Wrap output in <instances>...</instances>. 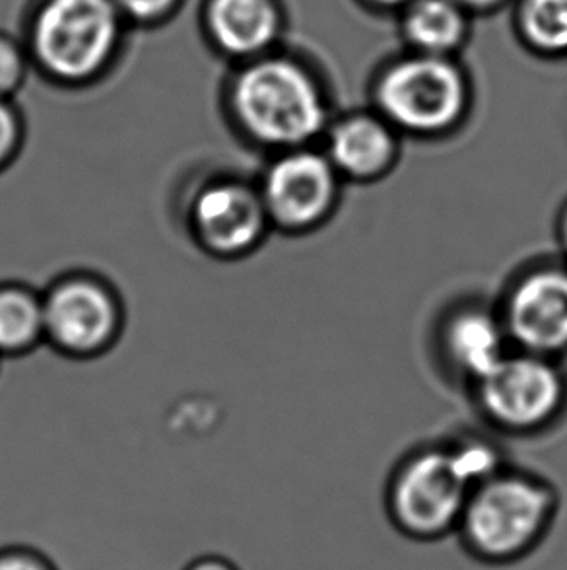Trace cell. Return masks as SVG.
Masks as SVG:
<instances>
[{"mask_svg":"<svg viewBox=\"0 0 567 570\" xmlns=\"http://www.w3.org/2000/svg\"><path fill=\"white\" fill-rule=\"evenodd\" d=\"M498 454L484 442L429 448L408 458L387 489V514L397 532L418 543L457 533L476 487L496 475Z\"/></svg>","mask_w":567,"mask_h":570,"instance_id":"obj_1","label":"cell"},{"mask_svg":"<svg viewBox=\"0 0 567 570\" xmlns=\"http://www.w3.org/2000/svg\"><path fill=\"white\" fill-rule=\"evenodd\" d=\"M558 509V493L545 479L499 470L472 491L455 535L478 563H517L545 541Z\"/></svg>","mask_w":567,"mask_h":570,"instance_id":"obj_2","label":"cell"},{"mask_svg":"<svg viewBox=\"0 0 567 570\" xmlns=\"http://www.w3.org/2000/svg\"><path fill=\"white\" fill-rule=\"evenodd\" d=\"M125 26L113 0H39L23 43L30 61L47 77L82 85L113 62Z\"/></svg>","mask_w":567,"mask_h":570,"instance_id":"obj_3","label":"cell"},{"mask_svg":"<svg viewBox=\"0 0 567 570\" xmlns=\"http://www.w3.org/2000/svg\"><path fill=\"white\" fill-rule=\"evenodd\" d=\"M231 106L246 131L269 147H307L327 124L321 94L286 59H251L231 82Z\"/></svg>","mask_w":567,"mask_h":570,"instance_id":"obj_4","label":"cell"},{"mask_svg":"<svg viewBox=\"0 0 567 570\" xmlns=\"http://www.w3.org/2000/svg\"><path fill=\"white\" fill-rule=\"evenodd\" d=\"M475 385L486 419L517 434L540 431L566 403V380L554 358L517 348Z\"/></svg>","mask_w":567,"mask_h":570,"instance_id":"obj_5","label":"cell"},{"mask_svg":"<svg viewBox=\"0 0 567 570\" xmlns=\"http://www.w3.org/2000/svg\"><path fill=\"white\" fill-rule=\"evenodd\" d=\"M465 82L449 62L415 59L392 69L379 88L385 119L402 131L437 135L451 129L465 111Z\"/></svg>","mask_w":567,"mask_h":570,"instance_id":"obj_6","label":"cell"},{"mask_svg":"<svg viewBox=\"0 0 567 570\" xmlns=\"http://www.w3.org/2000/svg\"><path fill=\"white\" fill-rule=\"evenodd\" d=\"M342 178L325 153L291 148L270 166L262 184V203L270 220L286 230L321 226L340 200Z\"/></svg>","mask_w":567,"mask_h":570,"instance_id":"obj_7","label":"cell"},{"mask_svg":"<svg viewBox=\"0 0 567 570\" xmlns=\"http://www.w3.org/2000/svg\"><path fill=\"white\" fill-rule=\"evenodd\" d=\"M501 322L517 351L548 358L566 353L567 267L525 273L507 293Z\"/></svg>","mask_w":567,"mask_h":570,"instance_id":"obj_8","label":"cell"},{"mask_svg":"<svg viewBox=\"0 0 567 570\" xmlns=\"http://www.w3.org/2000/svg\"><path fill=\"white\" fill-rule=\"evenodd\" d=\"M325 155L342 181L371 184L399 163V140L387 119L354 116L330 129Z\"/></svg>","mask_w":567,"mask_h":570,"instance_id":"obj_9","label":"cell"},{"mask_svg":"<svg viewBox=\"0 0 567 570\" xmlns=\"http://www.w3.org/2000/svg\"><path fill=\"white\" fill-rule=\"evenodd\" d=\"M195 218L202 239L223 254H239L253 246L270 220L261 195L238 184L202 193Z\"/></svg>","mask_w":567,"mask_h":570,"instance_id":"obj_10","label":"cell"},{"mask_svg":"<svg viewBox=\"0 0 567 570\" xmlns=\"http://www.w3.org/2000/svg\"><path fill=\"white\" fill-rule=\"evenodd\" d=\"M202 28L218 53L251 61L275 43L280 16L275 0H205Z\"/></svg>","mask_w":567,"mask_h":570,"instance_id":"obj_11","label":"cell"},{"mask_svg":"<svg viewBox=\"0 0 567 570\" xmlns=\"http://www.w3.org/2000/svg\"><path fill=\"white\" fill-rule=\"evenodd\" d=\"M116 324L113 302L100 286L70 283L57 288L43 308V327L72 351H92L108 340Z\"/></svg>","mask_w":567,"mask_h":570,"instance_id":"obj_12","label":"cell"},{"mask_svg":"<svg viewBox=\"0 0 567 570\" xmlns=\"http://www.w3.org/2000/svg\"><path fill=\"white\" fill-rule=\"evenodd\" d=\"M501 316L476 306L447 317L441 332L445 361L462 379L476 384L511 351Z\"/></svg>","mask_w":567,"mask_h":570,"instance_id":"obj_13","label":"cell"},{"mask_svg":"<svg viewBox=\"0 0 567 570\" xmlns=\"http://www.w3.org/2000/svg\"><path fill=\"white\" fill-rule=\"evenodd\" d=\"M408 33L428 51H445L462 36L459 10L447 0H422L408 16Z\"/></svg>","mask_w":567,"mask_h":570,"instance_id":"obj_14","label":"cell"},{"mask_svg":"<svg viewBox=\"0 0 567 570\" xmlns=\"http://www.w3.org/2000/svg\"><path fill=\"white\" fill-rule=\"evenodd\" d=\"M43 327V308L28 294L0 293V348L16 351L30 345Z\"/></svg>","mask_w":567,"mask_h":570,"instance_id":"obj_15","label":"cell"},{"mask_svg":"<svg viewBox=\"0 0 567 570\" xmlns=\"http://www.w3.org/2000/svg\"><path fill=\"white\" fill-rule=\"evenodd\" d=\"M523 23L537 46L567 49V0H529Z\"/></svg>","mask_w":567,"mask_h":570,"instance_id":"obj_16","label":"cell"},{"mask_svg":"<svg viewBox=\"0 0 567 570\" xmlns=\"http://www.w3.org/2000/svg\"><path fill=\"white\" fill-rule=\"evenodd\" d=\"M30 62L26 43L0 31V100H7L22 86Z\"/></svg>","mask_w":567,"mask_h":570,"instance_id":"obj_17","label":"cell"},{"mask_svg":"<svg viewBox=\"0 0 567 570\" xmlns=\"http://www.w3.org/2000/svg\"><path fill=\"white\" fill-rule=\"evenodd\" d=\"M127 23L156 26L176 14L183 0H113Z\"/></svg>","mask_w":567,"mask_h":570,"instance_id":"obj_18","label":"cell"},{"mask_svg":"<svg viewBox=\"0 0 567 570\" xmlns=\"http://www.w3.org/2000/svg\"><path fill=\"white\" fill-rule=\"evenodd\" d=\"M0 570H57V567L36 549L16 546L0 549Z\"/></svg>","mask_w":567,"mask_h":570,"instance_id":"obj_19","label":"cell"},{"mask_svg":"<svg viewBox=\"0 0 567 570\" xmlns=\"http://www.w3.org/2000/svg\"><path fill=\"white\" fill-rule=\"evenodd\" d=\"M18 137V124L14 111L10 109L7 100H0V160H4L14 147Z\"/></svg>","mask_w":567,"mask_h":570,"instance_id":"obj_20","label":"cell"},{"mask_svg":"<svg viewBox=\"0 0 567 570\" xmlns=\"http://www.w3.org/2000/svg\"><path fill=\"white\" fill-rule=\"evenodd\" d=\"M183 570H239L236 564L220 556H205L195 559Z\"/></svg>","mask_w":567,"mask_h":570,"instance_id":"obj_21","label":"cell"},{"mask_svg":"<svg viewBox=\"0 0 567 570\" xmlns=\"http://www.w3.org/2000/svg\"><path fill=\"white\" fill-rule=\"evenodd\" d=\"M558 232H560V244L564 249H566L567 254V207L564 208V213L560 216V226H558Z\"/></svg>","mask_w":567,"mask_h":570,"instance_id":"obj_22","label":"cell"},{"mask_svg":"<svg viewBox=\"0 0 567 570\" xmlns=\"http://www.w3.org/2000/svg\"><path fill=\"white\" fill-rule=\"evenodd\" d=\"M465 2H470V4H476V7H484V4H490L494 0H465Z\"/></svg>","mask_w":567,"mask_h":570,"instance_id":"obj_23","label":"cell"},{"mask_svg":"<svg viewBox=\"0 0 567 570\" xmlns=\"http://www.w3.org/2000/svg\"><path fill=\"white\" fill-rule=\"evenodd\" d=\"M381 2H400V0H381Z\"/></svg>","mask_w":567,"mask_h":570,"instance_id":"obj_24","label":"cell"}]
</instances>
